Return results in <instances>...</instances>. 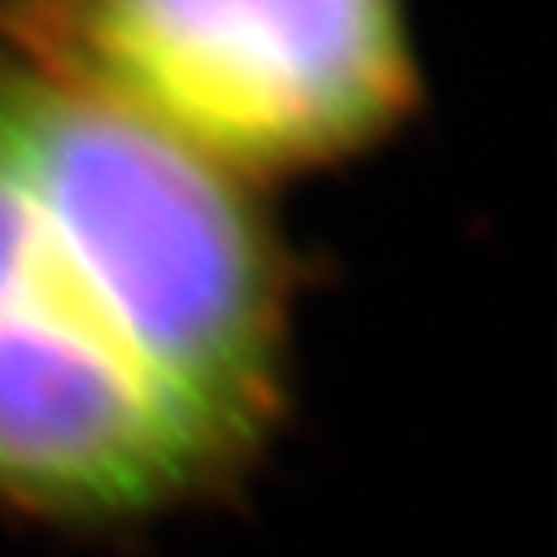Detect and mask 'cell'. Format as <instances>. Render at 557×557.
<instances>
[{
    "label": "cell",
    "mask_w": 557,
    "mask_h": 557,
    "mask_svg": "<svg viewBox=\"0 0 557 557\" xmlns=\"http://www.w3.org/2000/svg\"><path fill=\"white\" fill-rule=\"evenodd\" d=\"M285 351V252L244 182L62 41L0 46V517L116 529L220 496Z\"/></svg>",
    "instance_id": "cell-1"
},
{
    "label": "cell",
    "mask_w": 557,
    "mask_h": 557,
    "mask_svg": "<svg viewBox=\"0 0 557 557\" xmlns=\"http://www.w3.org/2000/svg\"><path fill=\"white\" fill-rule=\"evenodd\" d=\"M62 50L227 174L331 165L418 103L400 0H62Z\"/></svg>",
    "instance_id": "cell-2"
}]
</instances>
